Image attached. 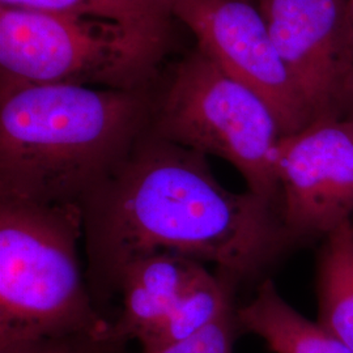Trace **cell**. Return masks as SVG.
Segmentation results:
<instances>
[{
	"label": "cell",
	"instance_id": "cell-4",
	"mask_svg": "<svg viewBox=\"0 0 353 353\" xmlns=\"http://www.w3.org/2000/svg\"><path fill=\"white\" fill-rule=\"evenodd\" d=\"M170 38L118 23L0 6V89H154Z\"/></svg>",
	"mask_w": 353,
	"mask_h": 353
},
{
	"label": "cell",
	"instance_id": "cell-6",
	"mask_svg": "<svg viewBox=\"0 0 353 353\" xmlns=\"http://www.w3.org/2000/svg\"><path fill=\"white\" fill-rule=\"evenodd\" d=\"M236 284L183 255L156 252L141 258L118 280L122 310L110 322L108 336L125 344L138 341L143 353L173 345L234 309Z\"/></svg>",
	"mask_w": 353,
	"mask_h": 353
},
{
	"label": "cell",
	"instance_id": "cell-8",
	"mask_svg": "<svg viewBox=\"0 0 353 353\" xmlns=\"http://www.w3.org/2000/svg\"><path fill=\"white\" fill-rule=\"evenodd\" d=\"M174 20L223 72L255 92L278 121L281 135L312 123L255 0H169Z\"/></svg>",
	"mask_w": 353,
	"mask_h": 353
},
{
	"label": "cell",
	"instance_id": "cell-15",
	"mask_svg": "<svg viewBox=\"0 0 353 353\" xmlns=\"http://www.w3.org/2000/svg\"><path fill=\"white\" fill-rule=\"evenodd\" d=\"M348 3H350V11H351V16H352L353 21V0H348Z\"/></svg>",
	"mask_w": 353,
	"mask_h": 353
},
{
	"label": "cell",
	"instance_id": "cell-2",
	"mask_svg": "<svg viewBox=\"0 0 353 353\" xmlns=\"http://www.w3.org/2000/svg\"><path fill=\"white\" fill-rule=\"evenodd\" d=\"M152 101L153 90L0 89V201L81 205L148 131Z\"/></svg>",
	"mask_w": 353,
	"mask_h": 353
},
{
	"label": "cell",
	"instance_id": "cell-13",
	"mask_svg": "<svg viewBox=\"0 0 353 353\" xmlns=\"http://www.w3.org/2000/svg\"><path fill=\"white\" fill-rule=\"evenodd\" d=\"M126 344L106 332H76L0 344V353H123Z\"/></svg>",
	"mask_w": 353,
	"mask_h": 353
},
{
	"label": "cell",
	"instance_id": "cell-10",
	"mask_svg": "<svg viewBox=\"0 0 353 353\" xmlns=\"http://www.w3.org/2000/svg\"><path fill=\"white\" fill-rule=\"evenodd\" d=\"M236 316L240 331L259 336L272 353H353L321 323L292 307L271 279L263 280L252 300L236 309Z\"/></svg>",
	"mask_w": 353,
	"mask_h": 353
},
{
	"label": "cell",
	"instance_id": "cell-3",
	"mask_svg": "<svg viewBox=\"0 0 353 353\" xmlns=\"http://www.w3.org/2000/svg\"><path fill=\"white\" fill-rule=\"evenodd\" d=\"M79 204L0 201V344L106 332L83 276Z\"/></svg>",
	"mask_w": 353,
	"mask_h": 353
},
{
	"label": "cell",
	"instance_id": "cell-12",
	"mask_svg": "<svg viewBox=\"0 0 353 353\" xmlns=\"http://www.w3.org/2000/svg\"><path fill=\"white\" fill-rule=\"evenodd\" d=\"M0 6L94 17L170 39L174 20L169 0H0Z\"/></svg>",
	"mask_w": 353,
	"mask_h": 353
},
{
	"label": "cell",
	"instance_id": "cell-9",
	"mask_svg": "<svg viewBox=\"0 0 353 353\" xmlns=\"http://www.w3.org/2000/svg\"><path fill=\"white\" fill-rule=\"evenodd\" d=\"M280 214L294 242L352 220L353 122L318 119L281 137L275 153Z\"/></svg>",
	"mask_w": 353,
	"mask_h": 353
},
{
	"label": "cell",
	"instance_id": "cell-5",
	"mask_svg": "<svg viewBox=\"0 0 353 353\" xmlns=\"http://www.w3.org/2000/svg\"><path fill=\"white\" fill-rule=\"evenodd\" d=\"M150 131L233 165L249 190L280 211L275 153L283 137L255 92L223 72L198 46L153 89Z\"/></svg>",
	"mask_w": 353,
	"mask_h": 353
},
{
	"label": "cell",
	"instance_id": "cell-7",
	"mask_svg": "<svg viewBox=\"0 0 353 353\" xmlns=\"http://www.w3.org/2000/svg\"><path fill=\"white\" fill-rule=\"evenodd\" d=\"M312 122H353V21L348 0H255Z\"/></svg>",
	"mask_w": 353,
	"mask_h": 353
},
{
	"label": "cell",
	"instance_id": "cell-11",
	"mask_svg": "<svg viewBox=\"0 0 353 353\" xmlns=\"http://www.w3.org/2000/svg\"><path fill=\"white\" fill-rule=\"evenodd\" d=\"M318 319L353 351V221L325 237L316 268Z\"/></svg>",
	"mask_w": 353,
	"mask_h": 353
},
{
	"label": "cell",
	"instance_id": "cell-1",
	"mask_svg": "<svg viewBox=\"0 0 353 353\" xmlns=\"http://www.w3.org/2000/svg\"><path fill=\"white\" fill-rule=\"evenodd\" d=\"M87 283L97 307L117 293L123 270L156 252H173L240 283L254 278L294 242L278 207L220 185L207 156L148 131L81 204Z\"/></svg>",
	"mask_w": 353,
	"mask_h": 353
},
{
	"label": "cell",
	"instance_id": "cell-14",
	"mask_svg": "<svg viewBox=\"0 0 353 353\" xmlns=\"http://www.w3.org/2000/svg\"><path fill=\"white\" fill-rule=\"evenodd\" d=\"M239 331L236 309H232L188 339L150 353H233Z\"/></svg>",
	"mask_w": 353,
	"mask_h": 353
}]
</instances>
